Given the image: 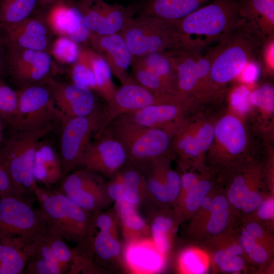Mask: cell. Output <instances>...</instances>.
I'll use <instances>...</instances> for the list:
<instances>
[{
  "mask_svg": "<svg viewBox=\"0 0 274 274\" xmlns=\"http://www.w3.org/2000/svg\"><path fill=\"white\" fill-rule=\"evenodd\" d=\"M262 40L243 23L213 45L210 72L197 99H210L222 93L225 87L258 56Z\"/></svg>",
  "mask_w": 274,
  "mask_h": 274,
  "instance_id": "6da1fadb",
  "label": "cell"
},
{
  "mask_svg": "<svg viewBox=\"0 0 274 274\" xmlns=\"http://www.w3.org/2000/svg\"><path fill=\"white\" fill-rule=\"evenodd\" d=\"M174 21L180 47L191 50L210 47L244 23L239 13L237 0H213Z\"/></svg>",
  "mask_w": 274,
  "mask_h": 274,
  "instance_id": "7a4b0ae2",
  "label": "cell"
},
{
  "mask_svg": "<svg viewBox=\"0 0 274 274\" xmlns=\"http://www.w3.org/2000/svg\"><path fill=\"white\" fill-rule=\"evenodd\" d=\"M33 194L49 229L64 240L89 250L94 227V213L83 209L58 191L37 186Z\"/></svg>",
  "mask_w": 274,
  "mask_h": 274,
  "instance_id": "3957f363",
  "label": "cell"
},
{
  "mask_svg": "<svg viewBox=\"0 0 274 274\" xmlns=\"http://www.w3.org/2000/svg\"><path fill=\"white\" fill-rule=\"evenodd\" d=\"M53 129V123L29 130L11 129L0 146V162L15 195L33 194L37 187L33 175L36 151L40 142Z\"/></svg>",
  "mask_w": 274,
  "mask_h": 274,
  "instance_id": "277c9868",
  "label": "cell"
},
{
  "mask_svg": "<svg viewBox=\"0 0 274 274\" xmlns=\"http://www.w3.org/2000/svg\"><path fill=\"white\" fill-rule=\"evenodd\" d=\"M107 127L123 146L128 160L133 163L142 165L156 159L170 157L175 131L143 126L121 116Z\"/></svg>",
  "mask_w": 274,
  "mask_h": 274,
  "instance_id": "5b68a950",
  "label": "cell"
},
{
  "mask_svg": "<svg viewBox=\"0 0 274 274\" xmlns=\"http://www.w3.org/2000/svg\"><path fill=\"white\" fill-rule=\"evenodd\" d=\"M48 229L39 209L23 196L0 195V243L23 250Z\"/></svg>",
  "mask_w": 274,
  "mask_h": 274,
  "instance_id": "8992f818",
  "label": "cell"
},
{
  "mask_svg": "<svg viewBox=\"0 0 274 274\" xmlns=\"http://www.w3.org/2000/svg\"><path fill=\"white\" fill-rule=\"evenodd\" d=\"M118 33L134 57L167 51L180 47L174 21L143 13L133 15Z\"/></svg>",
  "mask_w": 274,
  "mask_h": 274,
  "instance_id": "52a82bcc",
  "label": "cell"
},
{
  "mask_svg": "<svg viewBox=\"0 0 274 274\" xmlns=\"http://www.w3.org/2000/svg\"><path fill=\"white\" fill-rule=\"evenodd\" d=\"M16 112L11 129L29 130L42 127L60 119L55 106L52 78L22 85L16 90Z\"/></svg>",
  "mask_w": 274,
  "mask_h": 274,
  "instance_id": "ba28073f",
  "label": "cell"
},
{
  "mask_svg": "<svg viewBox=\"0 0 274 274\" xmlns=\"http://www.w3.org/2000/svg\"><path fill=\"white\" fill-rule=\"evenodd\" d=\"M248 145L242 121L233 114H226L216 121L214 139L206 156L213 169L226 172L248 159Z\"/></svg>",
  "mask_w": 274,
  "mask_h": 274,
  "instance_id": "9c48e42d",
  "label": "cell"
},
{
  "mask_svg": "<svg viewBox=\"0 0 274 274\" xmlns=\"http://www.w3.org/2000/svg\"><path fill=\"white\" fill-rule=\"evenodd\" d=\"M60 120V158L64 177L79 165L92 134L102 130L104 111L96 109L87 116L62 117Z\"/></svg>",
  "mask_w": 274,
  "mask_h": 274,
  "instance_id": "30bf717a",
  "label": "cell"
},
{
  "mask_svg": "<svg viewBox=\"0 0 274 274\" xmlns=\"http://www.w3.org/2000/svg\"><path fill=\"white\" fill-rule=\"evenodd\" d=\"M176 73V93L196 99L208 76L213 55V46L203 50L181 47L171 50Z\"/></svg>",
  "mask_w": 274,
  "mask_h": 274,
  "instance_id": "8fae6325",
  "label": "cell"
},
{
  "mask_svg": "<svg viewBox=\"0 0 274 274\" xmlns=\"http://www.w3.org/2000/svg\"><path fill=\"white\" fill-rule=\"evenodd\" d=\"M127 160L123 146L107 127L90 141L79 164L92 173L113 177Z\"/></svg>",
  "mask_w": 274,
  "mask_h": 274,
  "instance_id": "7c38bea8",
  "label": "cell"
},
{
  "mask_svg": "<svg viewBox=\"0 0 274 274\" xmlns=\"http://www.w3.org/2000/svg\"><path fill=\"white\" fill-rule=\"evenodd\" d=\"M176 93H160L131 81L117 89L104 111L102 130L117 117L142 108L181 98Z\"/></svg>",
  "mask_w": 274,
  "mask_h": 274,
  "instance_id": "4fadbf2b",
  "label": "cell"
},
{
  "mask_svg": "<svg viewBox=\"0 0 274 274\" xmlns=\"http://www.w3.org/2000/svg\"><path fill=\"white\" fill-rule=\"evenodd\" d=\"M74 3L91 35L119 32L137 11L136 6L125 7L118 4H108L104 0H77Z\"/></svg>",
  "mask_w": 274,
  "mask_h": 274,
  "instance_id": "5bb4252c",
  "label": "cell"
},
{
  "mask_svg": "<svg viewBox=\"0 0 274 274\" xmlns=\"http://www.w3.org/2000/svg\"><path fill=\"white\" fill-rule=\"evenodd\" d=\"M52 35L39 9L18 22L0 24V38L5 48L16 47L49 53Z\"/></svg>",
  "mask_w": 274,
  "mask_h": 274,
  "instance_id": "9a60e30c",
  "label": "cell"
},
{
  "mask_svg": "<svg viewBox=\"0 0 274 274\" xmlns=\"http://www.w3.org/2000/svg\"><path fill=\"white\" fill-rule=\"evenodd\" d=\"M216 121L201 117L185 118L174 134L172 150L185 162L199 161L212 145Z\"/></svg>",
  "mask_w": 274,
  "mask_h": 274,
  "instance_id": "2e32d148",
  "label": "cell"
},
{
  "mask_svg": "<svg viewBox=\"0 0 274 274\" xmlns=\"http://www.w3.org/2000/svg\"><path fill=\"white\" fill-rule=\"evenodd\" d=\"M6 51L7 75L23 85L50 77L52 60L48 52L16 47H7Z\"/></svg>",
  "mask_w": 274,
  "mask_h": 274,
  "instance_id": "e0dca14e",
  "label": "cell"
},
{
  "mask_svg": "<svg viewBox=\"0 0 274 274\" xmlns=\"http://www.w3.org/2000/svg\"><path fill=\"white\" fill-rule=\"evenodd\" d=\"M59 192L83 209L93 213L104 207L109 197L106 187L86 169L63 177Z\"/></svg>",
  "mask_w": 274,
  "mask_h": 274,
  "instance_id": "ac0fdd59",
  "label": "cell"
},
{
  "mask_svg": "<svg viewBox=\"0 0 274 274\" xmlns=\"http://www.w3.org/2000/svg\"><path fill=\"white\" fill-rule=\"evenodd\" d=\"M193 101L192 99L182 98L172 102L150 106L120 116L143 126L176 131Z\"/></svg>",
  "mask_w": 274,
  "mask_h": 274,
  "instance_id": "d6986e66",
  "label": "cell"
},
{
  "mask_svg": "<svg viewBox=\"0 0 274 274\" xmlns=\"http://www.w3.org/2000/svg\"><path fill=\"white\" fill-rule=\"evenodd\" d=\"M89 42L91 49L106 61L112 73L121 85L133 80L128 73V69L133 56L119 33L91 35Z\"/></svg>",
  "mask_w": 274,
  "mask_h": 274,
  "instance_id": "ffe728a7",
  "label": "cell"
},
{
  "mask_svg": "<svg viewBox=\"0 0 274 274\" xmlns=\"http://www.w3.org/2000/svg\"><path fill=\"white\" fill-rule=\"evenodd\" d=\"M52 83L54 102L60 118L87 116L97 109L93 91L90 88L52 78Z\"/></svg>",
  "mask_w": 274,
  "mask_h": 274,
  "instance_id": "44dd1931",
  "label": "cell"
},
{
  "mask_svg": "<svg viewBox=\"0 0 274 274\" xmlns=\"http://www.w3.org/2000/svg\"><path fill=\"white\" fill-rule=\"evenodd\" d=\"M169 157L144 164L149 166L147 177L144 176L148 191L158 202L164 204L176 202L180 190V175L171 167Z\"/></svg>",
  "mask_w": 274,
  "mask_h": 274,
  "instance_id": "7402d4cb",
  "label": "cell"
},
{
  "mask_svg": "<svg viewBox=\"0 0 274 274\" xmlns=\"http://www.w3.org/2000/svg\"><path fill=\"white\" fill-rule=\"evenodd\" d=\"M225 173L229 177L224 191L235 215L236 213H239L248 192L262 184L261 169L260 165L247 159Z\"/></svg>",
  "mask_w": 274,
  "mask_h": 274,
  "instance_id": "603a6c76",
  "label": "cell"
},
{
  "mask_svg": "<svg viewBox=\"0 0 274 274\" xmlns=\"http://www.w3.org/2000/svg\"><path fill=\"white\" fill-rule=\"evenodd\" d=\"M208 243L214 248L212 263L219 271L237 273L244 271L248 260L237 235L230 232Z\"/></svg>",
  "mask_w": 274,
  "mask_h": 274,
  "instance_id": "cb8c5ba5",
  "label": "cell"
},
{
  "mask_svg": "<svg viewBox=\"0 0 274 274\" xmlns=\"http://www.w3.org/2000/svg\"><path fill=\"white\" fill-rule=\"evenodd\" d=\"M244 24L262 40L274 36V0H237Z\"/></svg>",
  "mask_w": 274,
  "mask_h": 274,
  "instance_id": "d4e9b609",
  "label": "cell"
},
{
  "mask_svg": "<svg viewBox=\"0 0 274 274\" xmlns=\"http://www.w3.org/2000/svg\"><path fill=\"white\" fill-rule=\"evenodd\" d=\"M234 216L225 191L216 189L209 214L197 238L209 242L230 233Z\"/></svg>",
  "mask_w": 274,
  "mask_h": 274,
  "instance_id": "484cf974",
  "label": "cell"
},
{
  "mask_svg": "<svg viewBox=\"0 0 274 274\" xmlns=\"http://www.w3.org/2000/svg\"><path fill=\"white\" fill-rule=\"evenodd\" d=\"M45 234L39 239L23 248V251L27 257V261L23 273L60 274L67 272V270L70 269L69 265L58 261L47 242Z\"/></svg>",
  "mask_w": 274,
  "mask_h": 274,
  "instance_id": "4316f807",
  "label": "cell"
},
{
  "mask_svg": "<svg viewBox=\"0 0 274 274\" xmlns=\"http://www.w3.org/2000/svg\"><path fill=\"white\" fill-rule=\"evenodd\" d=\"M212 0H145L137 9L140 13L168 20H180Z\"/></svg>",
  "mask_w": 274,
  "mask_h": 274,
  "instance_id": "83f0119b",
  "label": "cell"
},
{
  "mask_svg": "<svg viewBox=\"0 0 274 274\" xmlns=\"http://www.w3.org/2000/svg\"><path fill=\"white\" fill-rule=\"evenodd\" d=\"M33 175L36 180L50 185L62 178L60 156L49 142L41 140L36 150Z\"/></svg>",
  "mask_w": 274,
  "mask_h": 274,
  "instance_id": "f1b7e54d",
  "label": "cell"
},
{
  "mask_svg": "<svg viewBox=\"0 0 274 274\" xmlns=\"http://www.w3.org/2000/svg\"><path fill=\"white\" fill-rule=\"evenodd\" d=\"M41 10L45 21L53 35L67 37L77 7L73 0H57Z\"/></svg>",
  "mask_w": 274,
  "mask_h": 274,
  "instance_id": "f546056e",
  "label": "cell"
},
{
  "mask_svg": "<svg viewBox=\"0 0 274 274\" xmlns=\"http://www.w3.org/2000/svg\"><path fill=\"white\" fill-rule=\"evenodd\" d=\"M209 174L202 172L195 186L177 203L179 211L185 219H190L204 198L215 187L213 177Z\"/></svg>",
  "mask_w": 274,
  "mask_h": 274,
  "instance_id": "4dcf8cb0",
  "label": "cell"
},
{
  "mask_svg": "<svg viewBox=\"0 0 274 274\" xmlns=\"http://www.w3.org/2000/svg\"><path fill=\"white\" fill-rule=\"evenodd\" d=\"M89 54L95 81V91L108 104L117 89L112 79V73L106 61L98 54L91 48H89Z\"/></svg>",
  "mask_w": 274,
  "mask_h": 274,
  "instance_id": "1f68e13d",
  "label": "cell"
},
{
  "mask_svg": "<svg viewBox=\"0 0 274 274\" xmlns=\"http://www.w3.org/2000/svg\"><path fill=\"white\" fill-rule=\"evenodd\" d=\"M134 57L143 64L172 85L176 89L175 64L170 50L154 52L142 56Z\"/></svg>",
  "mask_w": 274,
  "mask_h": 274,
  "instance_id": "d6a6232c",
  "label": "cell"
},
{
  "mask_svg": "<svg viewBox=\"0 0 274 274\" xmlns=\"http://www.w3.org/2000/svg\"><path fill=\"white\" fill-rule=\"evenodd\" d=\"M130 65L132 78L138 84L156 92L177 94L175 88L172 85L143 64L134 57Z\"/></svg>",
  "mask_w": 274,
  "mask_h": 274,
  "instance_id": "836d02e7",
  "label": "cell"
},
{
  "mask_svg": "<svg viewBox=\"0 0 274 274\" xmlns=\"http://www.w3.org/2000/svg\"><path fill=\"white\" fill-rule=\"evenodd\" d=\"M237 236L249 262L259 267H264L268 264L271 256V248L256 239L242 227Z\"/></svg>",
  "mask_w": 274,
  "mask_h": 274,
  "instance_id": "e575fe53",
  "label": "cell"
},
{
  "mask_svg": "<svg viewBox=\"0 0 274 274\" xmlns=\"http://www.w3.org/2000/svg\"><path fill=\"white\" fill-rule=\"evenodd\" d=\"M38 0H0V24L18 22L37 9Z\"/></svg>",
  "mask_w": 274,
  "mask_h": 274,
  "instance_id": "d590c367",
  "label": "cell"
},
{
  "mask_svg": "<svg viewBox=\"0 0 274 274\" xmlns=\"http://www.w3.org/2000/svg\"><path fill=\"white\" fill-rule=\"evenodd\" d=\"M72 82L95 91V81L89 54V48H80L77 60L71 65Z\"/></svg>",
  "mask_w": 274,
  "mask_h": 274,
  "instance_id": "8d00e7d4",
  "label": "cell"
},
{
  "mask_svg": "<svg viewBox=\"0 0 274 274\" xmlns=\"http://www.w3.org/2000/svg\"><path fill=\"white\" fill-rule=\"evenodd\" d=\"M27 261L23 250L0 243V274H20Z\"/></svg>",
  "mask_w": 274,
  "mask_h": 274,
  "instance_id": "74e56055",
  "label": "cell"
},
{
  "mask_svg": "<svg viewBox=\"0 0 274 274\" xmlns=\"http://www.w3.org/2000/svg\"><path fill=\"white\" fill-rule=\"evenodd\" d=\"M209 257L206 252L195 248H189L181 254L179 265L185 273L202 274L209 268Z\"/></svg>",
  "mask_w": 274,
  "mask_h": 274,
  "instance_id": "f35d334b",
  "label": "cell"
},
{
  "mask_svg": "<svg viewBox=\"0 0 274 274\" xmlns=\"http://www.w3.org/2000/svg\"><path fill=\"white\" fill-rule=\"evenodd\" d=\"M143 248V246H138L130 250L129 255H133L129 257L133 265L141 267L142 270L158 271L163 266L164 263L163 255L156 248L154 245L150 248Z\"/></svg>",
  "mask_w": 274,
  "mask_h": 274,
  "instance_id": "ab89813d",
  "label": "cell"
},
{
  "mask_svg": "<svg viewBox=\"0 0 274 274\" xmlns=\"http://www.w3.org/2000/svg\"><path fill=\"white\" fill-rule=\"evenodd\" d=\"M173 228L174 222L172 219L165 215L157 216L152 224L153 244L163 255L169 251L171 246L170 234Z\"/></svg>",
  "mask_w": 274,
  "mask_h": 274,
  "instance_id": "60d3db41",
  "label": "cell"
},
{
  "mask_svg": "<svg viewBox=\"0 0 274 274\" xmlns=\"http://www.w3.org/2000/svg\"><path fill=\"white\" fill-rule=\"evenodd\" d=\"M90 252L93 251L100 259L108 260L117 257L121 251V245L116 235L100 231L91 239Z\"/></svg>",
  "mask_w": 274,
  "mask_h": 274,
  "instance_id": "b9f144b4",
  "label": "cell"
},
{
  "mask_svg": "<svg viewBox=\"0 0 274 274\" xmlns=\"http://www.w3.org/2000/svg\"><path fill=\"white\" fill-rule=\"evenodd\" d=\"M80 49L78 44L70 39L57 36L51 43L49 53L59 63L71 65L77 60Z\"/></svg>",
  "mask_w": 274,
  "mask_h": 274,
  "instance_id": "7bdbcfd3",
  "label": "cell"
},
{
  "mask_svg": "<svg viewBox=\"0 0 274 274\" xmlns=\"http://www.w3.org/2000/svg\"><path fill=\"white\" fill-rule=\"evenodd\" d=\"M17 105L16 90L0 80V116L11 128Z\"/></svg>",
  "mask_w": 274,
  "mask_h": 274,
  "instance_id": "ee69618b",
  "label": "cell"
},
{
  "mask_svg": "<svg viewBox=\"0 0 274 274\" xmlns=\"http://www.w3.org/2000/svg\"><path fill=\"white\" fill-rule=\"evenodd\" d=\"M44 235L58 261L70 266V263L73 256L72 250L68 247L63 237L49 228Z\"/></svg>",
  "mask_w": 274,
  "mask_h": 274,
  "instance_id": "f6af8a7d",
  "label": "cell"
},
{
  "mask_svg": "<svg viewBox=\"0 0 274 274\" xmlns=\"http://www.w3.org/2000/svg\"><path fill=\"white\" fill-rule=\"evenodd\" d=\"M250 102L268 113H273V88L264 85L253 92L249 96Z\"/></svg>",
  "mask_w": 274,
  "mask_h": 274,
  "instance_id": "bcb514c9",
  "label": "cell"
},
{
  "mask_svg": "<svg viewBox=\"0 0 274 274\" xmlns=\"http://www.w3.org/2000/svg\"><path fill=\"white\" fill-rule=\"evenodd\" d=\"M262 187V184L248 192L243 201L239 214L245 217L251 215L256 211L266 196Z\"/></svg>",
  "mask_w": 274,
  "mask_h": 274,
  "instance_id": "7dc6e473",
  "label": "cell"
},
{
  "mask_svg": "<svg viewBox=\"0 0 274 274\" xmlns=\"http://www.w3.org/2000/svg\"><path fill=\"white\" fill-rule=\"evenodd\" d=\"M252 215H255V216H253V217L263 223L273 222L274 199L273 195H266L260 205Z\"/></svg>",
  "mask_w": 274,
  "mask_h": 274,
  "instance_id": "c3c4849f",
  "label": "cell"
},
{
  "mask_svg": "<svg viewBox=\"0 0 274 274\" xmlns=\"http://www.w3.org/2000/svg\"><path fill=\"white\" fill-rule=\"evenodd\" d=\"M202 172L198 173L195 170H187L180 175V190L176 202L178 203L181 201L186 194L195 186Z\"/></svg>",
  "mask_w": 274,
  "mask_h": 274,
  "instance_id": "681fc988",
  "label": "cell"
},
{
  "mask_svg": "<svg viewBox=\"0 0 274 274\" xmlns=\"http://www.w3.org/2000/svg\"><path fill=\"white\" fill-rule=\"evenodd\" d=\"M274 36L262 40L258 55H262L263 66L270 73L273 72Z\"/></svg>",
  "mask_w": 274,
  "mask_h": 274,
  "instance_id": "f907efd6",
  "label": "cell"
},
{
  "mask_svg": "<svg viewBox=\"0 0 274 274\" xmlns=\"http://www.w3.org/2000/svg\"><path fill=\"white\" fill-rule=\"evenodd\" d=\"M248 91L244 87L237 89L231 95V105L234 110L241 114L248 112L250 100Z\"/></svg>",
  "mask_w": 274,
  "mask_h": 274,
  "instance_id": "816d5d0a",
  "label": "cell"
},
{
  "mask_svg": "<svg viewBox=\"0 0 274 274\" xmlns=\"http://www.w3.org/2000/svg\"><path fill=\"white\" fill-rule=\"evenodd\" d=\"M94 227H97L100 231H106L116 235V223L113 217L108 214L99 213L94 214Z\"/></svg>",
  "mask_w": 274,
  "mask_h": 274,
  "instance_id": "f5cc1de1",
  "label": "cell"
},
{
  "mask_svg": "<svg viewBox=\"0 0 274 274\" xmlns=\"http://www.w3.org/2000/svg\"><path fill=\"white\" fill-rule=\"evenodd\" d=\"M15 195L9 177L0 162V195Z\"/></svg>",
  "mask_w": 274,
  "mask_h": 274,
  "instance_id": "db71d44e",
  "label": "cell"
},
{
  "mask_svg": "<svg viewBox=\"0 0 274 274\" xmlns=\"http://www.w3.org/2000/svg\"><path fill=\"white\" fill-rule=\"evenodd\" d=\"M7 75L6 48L0 38V80Z\"/></svg>",
  "mask_w": 274,
  "mask_h": 274,
  "instance_id": "11a10c76",
  "label": "cell"
},
{
  "mask_svg": "<svg viewBox=\"0 0 274 274\" xmlns=\"http://www.w3.org/2000/svg\"><path fill=\"white\" fill-rule=\"evenodd\" d=\"M9 127L6 121L0 116V146L4 142L8 135L6 134L5 130Z\"/></svg>",
  "mask_w": 274,
  "mask_h": 274,
  "instance_id": "9f6ffc18",
  "label": "cell"
},
{
  "mask_svg": "<svg viewBox=\"0 0 274 274\" xmlns=\"http://www.w3.org/2000/svg\"><path fill=\"white\" fill-rule=\"evenodd\" d=\"M57 0H38L37 9H44Z\"/></svg>",
  "mask_w": 274,
  "mask_h": 274,
  "instance_id": "6f0895ef",
  "label": "cell"
}]
</instances>
